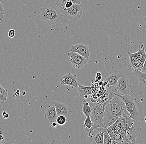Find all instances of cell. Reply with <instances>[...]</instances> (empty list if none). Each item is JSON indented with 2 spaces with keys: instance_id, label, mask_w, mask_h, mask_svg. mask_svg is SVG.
<instances>
[{
  "instance_id": "obj_1",
  "label": "cell",
  "mask_w": 146,
  "mask_h": 144,
  "mask_svg": "<svg viewBox=\"0 0 146 144\" xmlns=\"http://www.w3.org/2000/svg\"><path fill=\"white\" fill-rule=\"evenodd\" d=\"M129 116L130 114L127 111L124 101L115 95L105 107L103 126L107 128L113 124L116 121V117L125 119Z\"/></svg>"
},
{
  "instance_id": "obj_2",
  "label": "cell",
  "mask_w": 146,
  "mask_h": 144,
  "mask_svg": "<svg viewBox=\"0 0 146 144\" xmlns=\"http://www.w3.org/2000/svg\"><path fill=\"white\" fill-rule=\"evenodd\" d=\"M41 19L47 25L57 24L67 20L58 6L49 5L40 9Z\"/></svg>"
},
{
  "instance_id": "obj_3",
  "label": "cell",
  "mask_w": 146,
  "mask_h": 144,
  "mask_svg": "<svg viewBox=\"0 0 146 144\" xmlns=\"http://www.w3.org/2000/svg\"><path fill=\"white\" fill-rule=\"evenodd\" d=\"M107 104V103H91L90 105L92 109V112L90 117L93 123L91 129L96 127H103L105 107Z\"/></svg>"
},
{
  "instance_id": "obj_4",
  "label": "cell",
  "mask_w": 146,
  "mask_h": 144,
  "mask_svg": "<svg viewBox=\"0 0 146 144\" xmlns=\"http://www.w3.org/2000/svg\"><path fill=\"white\" fill-rule=\"evenodd\" d=\"M114 94L119 96L124 101L125 104L127 111L130 114L129 117L132 118L135 121H140L139 112L135 103L137 100L136 98L130 97L129 95L127 96H122L115 94V93Z\"/></svg>"
},
{
  "instance_id": "obj_5",
  "label": "cell",
  "mask_w": 146,
  "mask_h": 144,
  "mask_svg": "<svg viewBox=\"0 0 146 144\" xmlns=\"http://www.w3.org/2000/svg\"><path fill=\"white\" fill-rule=\"evenodd\" d=\"M125 76H126L125 75L122 71L116 70L114 66H112L111 71L110 72H105L103 74L101 81L107 83V88L111 86L116 87L119 79Z\"/></svg>"
},
{
  "instance_id": "obj_6",
  "label": "cell",
  "mask_w": 146,
  "mask_h": 144,
  "mask_svg": "<svg viewBox=\"0 0 146 144\" xmlns=\"http://www.w3.org/2000/svg\"><path fill=\"white\" fill-rule=\"evenodd\" d=\"M83 9L84 8L82 4L76 3L70 8L63 11L62 13L66 19L77 21L82 16Z\"/></svg>"
},
{
  "instance_id": "obj_7",
  "label": "cell",
  "mask_w": 146,
  "mask_h": 144,
  "mask_svg": "<svg viewBox=\"0 0 146 144\" xmlns=\"http://www.w3.org/2000/svg\"><path fill=\"white\" fill-rule=\"evenodd\" d=\"M68 56L70 58L69 61L72 64L73 68L80 69L85 65L88 64V59L82 56L76 52H69Z\"/></svg>"
},
{
  "instance_id": "obj_8",
  "label": "cell",
  "mask_w": 146,
  "mask_h": 144,
  "mask_svg": "<svg viewBox=\"0 0 146 144\" xmlns=\"http://www.w3.org/2000/svg\"><path fill=\"white\" fill-rule=\"evenodd\" d=\"M106 131V128L103 127H96L90 130L88 133V137L90 138L91 143L103 144V134Z\"/></svg>"
},
{
  "instance_id": "obj_9",
  "label": "cell",
  "mask_w": 146,
  "mask_h": 144,
  "mask_svg": "<svg viewBox=\"0 0 146 144\" xmlns=\"http://www.w3.org/2000/svg\"><path fill=\"white\" fill-rule=\"evenodd\" d=\"M131 86L126 76L121 77L117 81L115 88L117 94L122 96L129 95Z\"/></svg>"
},
{
  "instance_id": "obj_10",
  "label": "cell",
  "mask_w": 146,
  "mask_h": 144,
  "mask_svg": "<svg viewBox=\"0 0 146 144\" xmlns=\"http://www.w3.org/2000/svg\"><path fill=\"white\" fill-rule=\"evenodd\" d=\"M140 124V121H135L132 126L126 131L127 137L133 144L137 143L136 138L141 130Z\"/></svg>"
},
{
  "instance_id": "obj_11",
  "label": "cell",
  "mask_w": 146,
  "mask_h": 144,
  "mask_svg": "<svg viewBox=\"0 0 146 144\" xmlns=\"http://www.w3.org/2000/svg\"><path fill=\"white\" fill-rule=\"evenodd\" d=\"M77 77L76 75L69 73L60 78V84L62 86H69L77 88L78 83L77 81Z\"/></svg>"
},
{
  "instance_id": "obj_12",
  "label": "cell",
  "mask_w": 146,
  "mask_h": 144,
  "mask_svg": "<svg viewBox=\"0 0 146 144\" xmlns=\"http://www.w3.org/2000/svg\"><path fill=\"white\" fill-rule=\"evenodd\" d=\"M70 51L77 53L80 55L88 59L91 53L90 48L87 45L83 43L77 44L75 45H72L71 47Z\"/></svg>"
},
{
  "instance_id": "obj_13",
  "label": "cell",
  "mask_w": 146,
  "mask_h": 144,
  "mask_svg": "<svg viewBox=\"0 0 146 144\" xmlns=\"http://www.w3.org/2000/svg\"><path fill=\"white\" fill-rule=\"evenodd\" d=\"M55 107L57 116L64 115L68 117L71 115V111L68 106L64 103L55 102L53 103Z\"/></svg>"
},
{
  "instance_id": "obj_14",
  "label": "cell",
  "mask_w": 146,
  "mask_h": 144,
  "mask_svg": "<svg viewBox=\"0 0 146 144\" xmlns=\"http://www.w3.org/2000/svg\"><path fill=\"white\" fill-rule=\"evenodd\" d=\"M127 53L129 56V61H130L129 66L132 67L135 70L141 71L146 60H139V59H137L133 54V53L130 52L128 51Z\"/></svg>"
},
{
  "instance_id": "obj_15",
  "label": "cell",
  "mask_w": 146,
  "mask_h": 144,
  "mask_svg": "<svg viewBox=\"0 0 146 144\" xmlns=\"http://www.w3.org/2000/svg\"><path fill=\"white\" fill-rule=\"evenodd\" d=\"M57 117L58 116L54 106H50L46 110L44 113V119L46 123L55 122Z\"/></svg>"
},
{
  "instance_id": "obj_16",
  "label": "cell",
  "mask_w": 146,
  "mask_h": 144,
  "mask_svg": "<svg viewBox=\"0 0 146 144\" xmlns=\"http://www.w3.org/2000/svg\"><path fill=\"white\" fill-rule=\"evenodd\" d=\"M76 89L78 91L79 95L81 98L84 97L85 95H90L93 94L91 86H85L82 85L79 83L78 84V87Z\"/></svg>"
},
{
  "instance_id": "obj_17",
  "label": "cell",
  "mask_w": 146,
  "mask_h": 144,
  "mask_svg": "<svg viewBox=\"0 0 146 144\" xmlns=\"http://www.w3.org/2000/svg\"><path fill=\"white\" fill-rule=\"evenodd\" d=\"M134 74L139 81V85L142 88H146V74L141 71L135 70Z\"/></svg>"
},
{
  "instance_id": "obj_18",
  "label": "cell",
  "mask_w": 146,
  "mask_h": 144,
  "mask_svg": "<svg viewBox=\"0 0 146 144\" xmlns=\"http://www.w3.org/2000/svg\"><path fill=\"white\" fill-rule=\"evenodd\" d=\"M82 112H83V114L86 117L91 116L92 112L91 107L89 103L87 102L86 100H84L83 102Z\"/></svg>"
},
{
  "instance_id": "obj_19",
  "label": "cell",
  "mask_w": 146,
  "mask_h": 144,
  "mask_svg": "<svg viewBox=\"0 0 146 144\" xmlns=\"http://www.w3.org/2000/svg\"><path fill=\"white\" fill-rule=\"evenodd\" d=\"M133 54L139 60H145L146 59V53L145 51V46L143 44L140 46V48L138 49L137 52L134 53Z\"/></svg>"
},
{
  "instance_id": "obj_20",
  "label": "cell",
  "mask_w": 146,
  "mask_h": 144,
  "mask_svg": "<svg viewBox=\"0 0 146 144\" xmlns=\"http://www.w3.org/2000/svg\"><path fill=\"white\" fill-rule=\"evenodd\" d=\"M70 2H72L74 4H81V0H56V5L61 11L66 3Z\"/></svg>"
},
{
  "instance_id": "obj_21",
  "label": "cell",
  "mask_w": 146,
  "mask_h": 144,
  "mask_svg": "<svg viewBox=\"0 0 146 144\" xmlns=\"http://www.w3.org/2000/svg\"><path fill=\"white\" fill-rule=\"evenodd\" d=\"M8 96V91L2 86L0 87V103L3 104L7 101Z\"/></svg>"
},
{
  "instance_id": "obj_22",
  "label": "cell",
  "mask_w": 146,
  "mask_h": 144,
  "mask_svg": "<svg viewBox=\"0 0 146 144\" xmlns=\"http://www.w3.org/2000/svg\"><path fill=\"white\" fill-rule=\"evenodd\" d=\"M92 126H93V123L90 117H86L84 122V130L85 131H90L91 130Z\"/></svg>"
},
{
  "instance_id": "obj_23",
  "label": "cell",
  "mask_w": 146,
  "mask_h": 144,
  "mask_svg": "<svg viewBox=\"0 0 146 144\" xmlns=\"http://www.w3.org/2000/svg\"><path fill=\"white\" fill-rule=\"evenodd\" d=\"M103 137H104V140H103V144H111V139L110 136L109 134L108 133L107 131H106L104 132L103 134Z\"/></svg>"
},
{
  "instance_id": "obj_24",
  "label": "cell",
  "mask_w": 146,
  "mask_h": 144,
  "mask_svg": "<svg viewBox=\"0 0 146 144\" xmlns=\"http://www.w3.org/2000/svg\"><path fill=\"white\" fill-rule=\"evenodd\" d=\"M56 122L59 125H63L66 122V117L64 115H59L56 118Z\"/></svg>"
},
{
  "instance_id": "obj_25",
  "label": "cell",
  "mask_w": 146,
  "mask_h": 144,
  "mask_svg": "<svg viewBox=\"0 0 146 144\" xmlns=\"http://www.w3.org/2000/svg\"><path fill=\"white\" fill-rule=\"evenodd\" d=\"M135 120H133L132 118L128 117V118L125 119V124L127 126L128 128H129L130 127L132 126V125L134 123Z\"/></svg>"
},
{
  "instance_id": "obj_26",
  "label": "cell",
  "mask_w": 146,
  "mask_h": 144,
  "mask_svg": "<svg viewBox=\"0 0 146 144\" xmlns=\"http://www.w3.org/2000/svg\"><path fill=\"white\" fill-rule=\"evenodd\" d=\"M5 15L4 8L3 6L1 0H0V21H2Z\"/></svg>"
},
{
  "instance_id": "obj_27",
  "label": "cell",
  "mask_w": 146,
  "mask_h": 144,
  "mask_svg": "<svg viewBox=\"0 0 146 144\" xmlns=\"http://www.w3.org/2000/svg\"><path fill=\"white\" fill-rule=\"evenodd\" d=\"M117 141L119 144H133L128 139H120Z\"/></svg>"
},
{
  "instance_id": "obj_28",
  "label": "cell",
  "mask_w": 146,
  "mask_h": 144,
  "mask_svg": "<svg viewBox=\"0 0 146 144\" xmlns=\"http://www.w3.org/2000/svg\"><path fill=\"white\" fill-rule=\"evenodd\" d=\"M15 30H14V29H11L9 31V33H8V36L10 38H13L15 35Z\"/></svg>"
},
{
  "instance_id": "obj_29",
  "label": "cell",
  "mask_w": 146,
  "mask_h": 144,
  "mask_svg": "<svg viewBox=\"0 0 146 144\" xmlns=\"http://www.w3.org/2000/svg\"><path fill=\"white\" fill-rule=\"evenodd\" d=\"M120 139H121V135H120V133H119L115 134L113 136V137L111 138L112 139H115V140H117V141Z\"/></svg>"
},
{
  "instance_id": "obj_30",
  "label": "cell",
  "mask_w": 146,
  "mask_h": 144,
  "mask_svg": "<svg viewBox=\"0 0 146 144\" xmlns=\"http://www.w3.org/2000/svg\"><path fill=\"white\" fill-rule=\"evenodd\" d=\"M91 102L93 103L96 102L98 101V96L96 94L93 95L90 98Z\"/></svg>"
},
{
  "instance_id": "obj_31",
  "label": "cell",
  "mask_w": 146,
  "mask_h": 144,
  "mask_svg": "<svg viewBox=\"0 0 146 144\" xmlns=\"http://www.w3.org/2000/svg\"><path fill=\"white\" fill-rule=\"evenodd\" d=\"M20 92H19V90H17V92H16L13 95V98L15 99H18L20 96Z\"/></svg>"
},
{
  "instance_id": "obj_32",
  "label": "cell",
  "mask_w": 146,
  "mask_h": 144,
  "mask_svg": "<svg viewBox=\"0 0 146 144\" xmlns=\"http://www.w3.org/2000/svg\"><path fill=\"white\" fill-rule=\"evenodd\" d=\"M141 72L146 74V59L145 63H144V65H143V67H142Z\"/></svg>"
},
{
  "instance_id": "obj_33",
  "label": "cell",
  "mask_w": 146,
  "mask_h": 144,
  "mask_svg": "<svg viewBox=\"0 0 146 144\" xmlns=\"http://www.w3.org/2000/svg\"><path fill=\"white\" fill-rule=\"evenodd\" d=\"M57 124L55 123V122H53L51 124V127L53 128H56L57 127Z\"/></svg>"
},
{
  "instance_id": "obj_34",
  "label": "cell",
  "mask_w": 146,
  "mask_h": 144,
  "mask_svg": "<svg viewBox=\"0 0 146 144\" xmlns=\"http://www.w3.org/2000/svg\"><path fill=\"white\" fill-rule=\"evenodd\" d=\"M119 133L120 134H126V131L125 130H122V129H120V130L119 131Z\"/></svg>"
},
{
  "instance_id": "obj_35",
  "label": "cell",
  "mask_w": 146,
  "mask_h": 144,
  "mask_svg": "<svg viewBox=\"0 0 146 144\" xmlns=\"http://www.w3.org/2000/svg\"><path fill=\"white\" fill-rule=\"evenodd\" d=\"M111 144H119L118 141L115 139H112L111 140Z\"/></svg>"
},
{
  "instance_id": "obj_36",
  "label": "cell",
  "mask_w": 146,
  "mask_h": 144,
  "mask_svg": "<svg viewBox=\"0 0 146 144\" xmlns=\"http://www.w3.org/2000/svg\"><path fill=\"white\" fill-rule=\"evenodd\" d=\"M9 114L7 113L6 115H5L4 116H3V117H4V118H5V119H6V118H9Z\"/></svg>"
},
{
  "instance_id": "obj_37",
  "label": "cell",
  "mask_w": 146,
  "mask_h": 144,
  "mask_svg": "<svg viewBox=\"0 0 146 144\" xmlns=\"http://www.w3.org/2000/svg\"><path fill=\"white\" fill-rule=\"evenodd\" d=\"M6 114H7L6 112L5 111H4L2 112V116L3 117Z\"/></svg>"
},
{
  "instance_id": "obj_38",
  "label": "cell",
  "mask_w": 146,
  "mask_h": 144,
  "mask_svg": "<svg viewBox=\"0 0 146 144\" xmlns=\"http://www.w3.org/2000/svg\"><path fill=\"white\" fill-rule=\"evenodd\" d=\"M26 92L25 91H23L22 92L21 94H22L23 96H25V94H26Z\"/></svg>"
},
{
  "instance_id": "obj_39",
  "label": "cell",
  "mask_w": 146,
  "mask_h": 144,
  "mask_svg": "<svg viewBox=\"0 0 146 144\" xmlns=\"http://www.w3.org/2000/svg\"><path fill=\"white\" fill-rule=\"evenodd\" d=\"M101 76V74L100 72H98L96 74V76Z\"/></svg>"
},
{
  "instance_id": "obj_40",
  "label": "cell",
  "mask_w": 146,
  "mask_h": 144,
  "mask_svg": "<svg viewBox=\"0 0 146 144\" xmlns=\"http://www.w3.org/2000/svg\"><path fill=\"white\" fill-rule=\"evenodd\" d=\"M84 98H85V99H87L88 97V95H85L84 96Z\"/></svg>"
},
{
  "instance_id": "obj_41",
  "label": "cell",
  "mask_w": 146,
  "mask_h": 144,
  "mask_svg": "<svg viewBox=\"0 0 146 144\" xmlns=\"http://www.w3.org/2000/svg\"><path fill=\"white\" fill-rule=\"evenodd\" d=\"M144 120H145V121L146 123V115H145V118H144Z\"/></svg>"
},
{
  "instance_id": "obj_42",
  "label": "cell",
  "mask_w": 146,
  "mask_h": 144,
  "mask_svg": "<svg viewBox=\"0 0 146 144\" xmlns=\"http://www.w3.org/2000/svg\"><path fill=\"white\" fill-rule=\"evenodd\" d=\"M1 86H1V85H0V87H1Z\"/></svg>"
}]
</instances>
